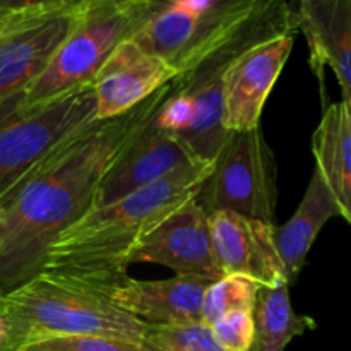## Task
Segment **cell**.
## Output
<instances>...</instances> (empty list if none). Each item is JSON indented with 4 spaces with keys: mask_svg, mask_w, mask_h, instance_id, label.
Segmentation results:
<instances>
[{
    "mask_svg": "<svg viewBox=\"0 0 351 351\" xmlns=\"http://www.w3.org/2000/svg\"><path fill=\"white\" fill-rule=\"evenodd\" d=\"M312 154L339 215L351 226V112L341 101L322 113L312 136Z\"/></svg>",
    "mask_w": 351,
    "mask_h": 351,
    "instance_id": "obj_18",
    "label": "cell"
},
{
    "mask_svg": "<svg viewBox=\"0 0 351 351\" xmlns=\"http://www.w3.org/2000/svg\"><path fill=\"white\" fill-rule=\"evenodd\" d=\"M276 225L245 218L232 211L209 215L213 249L223 276L249 278L259 287L290 285L274 243Z\"/></svg>",
    "mask_w": 351,
    "mask_h": 351,
    "instance_id": "obj_13",
    "label": "cell"
},
{
    "mask_svg": "<svg viewBox=\"0 0 351 351\" xmlns=\"http://www.w3.org/2000/svg\"><path fill=\"white\" fill-rule=\"evenodd\" d=\"M62 0H0V38L55 9Z\"/></svg>",
    "mask_w": 351,
    "mask_h": 351,
    "instance_id": "obj_24",
    "label": "cell"
},
{
    "mask_svg": "<svg viewBox=\"0 0 351 351\" xmlns=\"http://www.w3.org/2000/svg\"><path fill=\"white\" fill-rule=\"evenodd\" d=\"M211 328L213 336L226 351H252L256 341L254 312L239 311L223 315Z\"/></svg>",
    "mask_w": 351,
    "mask_h": 351,
    "instance_id": "obj_23",
    "label": "cell"
},
{
    "mask_svg": "<svg viewBox=\"0 0 351 351\" xmlns=\"http://www.w3.org/2000/svg\"><path fill=\"white\" fill-rule=\"evenodd\" d=\"M82 0H62L55 9L0 38V106L19 98L45 72L77 23Z\"/></svg>",
    "mask_w": 351,
    "mask_h": 351,
    "instance_id": "obj_9",
    "label": "cell"
},
{
    "mask_svg": "<svg viewBox=\"0 0 351 351\" xmlns=\"http://www.w3.org/2000/svg\"><path fill=\"white\" fill-rule=\"evenodd\" d=\"M160 264L175 276H194L218 281L223 278L215 257L209 215L197 197L161 221L134 250L130 266Z\"/></svg>",
    "mask_w": 351,
    "mask_h": 351,
    "instance_id": "obj_10",
    "label": "cell"
},
{
    "mask_svg": "<svg viewBox=\"0 0 351 351\" xmlns=\"http://www.w3.org/2000/svg\"><path fill=\"white\" fill-rule=\"evenodd\" d=\"M160 0H82L77 23L43 74L0 115L23 112L69 91L93 84L115 48L130 40L158 9Z\"/></svg>",
    "mask_w": 351,
    "mask_h": 351,
    "instance_id": "obj_5",
    "label": "cell"
},
{
    "mask_svg": "<svg viewBox=\"0 0 351 351\" xmlns=\"http://www.w3.org/2000/svg\"><path fill=\"white\" fill-rule=\"evenodd\" d=\"M197 201L208 215L232 211L274 225L278 167L261 127L228 134Z\"/></svg>",
    "mask_w": 351,
    "mask_h": 351,
    "instance_id": "obj_8",
    "label": "cell"
},
{
    "mask_svg": "<svg viewBox=\"0 0 351 351\" xmlns=\"http://www.w3.org/2000/svg\"><path fill=\"white\" fill-rule=\"evenodd\" d=\"M170 86L123 115L91 123L0 195V297L41 273L53 240L93 208L103 175L154 119Z\"/></svg>",
    "mask_w": 351,
    "mask_h": 351,
    "instance_id": "obj_1",
    "label": "cell"
},
{
    "mask_svg": "<svg viewBox=\"0 0 351 351\" xmlns=\"http://www.w3.org/2000/svg\"><path fill=\"white\" fill-rule=\"evenodd\" d=\"M177 77L170 64L125 40L93 79L96 119L108 120L130 112Z\"/></svg>",
    "mask_w": 351,
    "mask_h": 351,
    "instance_id": "obj_14",
    "label": "cell"
},
{
    "mask_svg": "<svg viewBox=\"0 0 351 351\" xmlns=\"http://www.w3.org/2000/svg\"><path fill=\"white\" fill-rule=\"evenodd\" d=\"M297 33L256 45L240 55L223 77L221 123L226 132H242L261 127L267 96L290 57Z\"/></svg>",
    "mask_w": 351,
    "mask_h": 351,
    "instance_id": "obj_12",
    "label": "cell"
},
{
    "mask_svg": "<svg viewBox=\"0 0 351 351\" xmlns=\"http://www.w3.org/2000/svg\"><path fill=\"white\" fill-rule=\"evenodd\" d=\"M285 33H298L295 5L283 0H261L257 9L197 64L171 81V95L185 99L194 110V123L182 143L195 158L215 163L228 134L221 123L223 77L233 62L256 45Z\"/></svg>",
    "mask_w": 351,
    "mask_h": 351,
    "instance_id": "obj_4",
    "label": "cell"
},
{
    "mask_svg": "<svg viewBox=\"0 0 351 351\" xmlns=\"http://www.w3.org/2000/svg\"><path fill=\"white\" fill-rule=\"evenodd\" d=\"M19 351H154L147 343H132L101 336H60L31 341Z\"/></svg>",
    "mask_w": 351,
    "mask_h": 351,
    "instance_id": "obj_22",
    "label": "cell"
},
{
    "mask_svg": "<svg viewBox=\"0 0 351 351\" xmlns=\"http://www.w3.org/2000/svg\"><path fill=\"white\" fill-rule=\"evenodd\" d=\"M215 281L194 276L168 280L123 278L101 290L113 304L149 326H180L201 321L206 290Z\"/></svg>",
    "mask_w": 351,
    "mask_h": 351,
    "instance_id": "obj_15",
    "label": "cell"
},
{
    "mask_svg": "<svg viewBox=\"0 0 351 351\" xmlns=\"http://www.w3.org/2000/svg\"><path fill=\"white\" fill-rule=\"evenodd\" d=\"M10 350L60 336H101L146 343L147 326L117 307L103 291L67 278L38 273L2 297Z\"/></svg>",
    "mask_w": 351,
    "mask_h": 351,
    "instance_id": "obj_3",
    "label": "cell"
},
{
    "mask_svg": "<svg viewBox=\"0 0 351 351\" xmlns=\"http://www.w3.org/2000/svg\"><path fill=\"white\" fill-rule=\"evenodd\" d=\"M213 165L197 161L113 204L91 208L53 240L41 273L99 291L127 278L137 245L171 213L201 194Z\"/></svg>",
    "mask_w": 351,
    "mask_h": 351,
    "instance_id": "obj_2",
    "label": "cell"
},
{
    "mask_svg": "<svg viewBox=\"0 0 351 351\" xmlns=\"http://www.w3.org/2000/svg\"><path fill=\"white\" fill-rule=\"evenodd\" d=\"M256 341L252 351H285L291 339L314 331V319L298 315L291 307L290 285L276 288L261 287L256 308Z\"/></svg>",
    "mask_w": 351,
    "mask_h": 351,
    "instance_id": "obj_19",
    "label": "cell"
},
{
    "mask_svg": "<svg viewBox=\"0 0 351 351\" xmlns=\"http://www.w3.org/2000/svg\"><path fill=\"white\" fill-rule=\"evenodd\" d=\"M332 218H341L338 204L322 180L321 173L314 168V173L297 211L283 226L280 228L276 226L274 230L278 256L290 285L302 273L315 239L326 223Z\"/></svg>",
    "mask_w": 351,
    "mask_h": 351,
    "instance_id": "obj_17",
    "label": "cell"
},
{
    "mask_svg": "<svg viewBox=\"0 0 351 351\" xmlns=\"http://www.w3.org/2000/svg\"><path fill=\"white\" fill-rule=\"evenodd\" d=\"M259 288V285L249 278L235 276V274L219 278L206 290L204 300H202L201 322H204L206 326H213L218 319L226 314H232V312H254Z\"/></svg>",
    "mask_w": 351,
    "mask_h": 351,
    "instance_id": "obj_20",
    "label": "cell"
},
{
    "mask_svg": "<svg viewBox=\"0 0 351 351\" xmlns=\"http://www.w3.org/2000/svg\"><path fill=\"white\" fill-rule=\"evenodd\" d=\"M95 122L98 119L93 84L33 108L0 115V195L51 151Z\"/></svg>",
    "mask_w": 351,
    "mask_h": 351,
    "instance_id": "obj_6",
    "label": "cell"
},
{
    "mask_svg": "<svg viewBox=\"0 0 351 351\" xmlns=\"http://www.w3.org/2000/svg\"><path fill=\"white\" fill-rule=\"evenodd\" d=\"M261 0H160L130 40L170 64L178 75L257 9Z\"/></svg>",
    "mask_w": 351,
    "mask_h": 351,
    "instance_id": "obj_7",
    "label": "cell"
},
{
    "mask_svg": "<svg viewBox=\"0 0 351 351\" xmlns=\"http://www.w3.org/2000/svg\"><path fill=\"white\" fill-rule=\"evenodd\" d=\"M199 158L175 134L153 125V120L123 147L103 175L93 208L113 204L130 194L163 182Z\"/></svg>",
    "mask_w": 351,
    "mask_h": 351,
    "instance_id": "obj_11",
    "label": "cell"
},
{
    "mask_svg": "<svg viewBox=\"0 0 351 351\" xmlns=\"http://www.w3.org/2000/svg\"><path fill=\"white\" fill-rule=\"evenodd\" d=\"M146 343L154 351H226L204 322L180 326H147Z\"/></svg>",
    "mask_w": 351,
    "mask_h": 351,
    "instance_id": "obj_21",
    "label": "cell"
},
{
    "mask_svg": "<svg viewBox=\"0 0 351 351\" xmlns=\"http://www.w3.org/2000/svg\"><path fill=\"white\" fill-rule=\"evenodd\" d=\"M297 31L308 45V62L319 81L324 69L335 72L341 103L351 112V0H300L295 2Z\"/></svg>",
    "mask_w": 351,
    "mask_h": 351,
    "instance_id": "obj_16",
    "label": "cell"
}]
</instances>
